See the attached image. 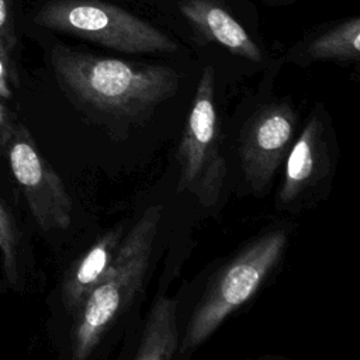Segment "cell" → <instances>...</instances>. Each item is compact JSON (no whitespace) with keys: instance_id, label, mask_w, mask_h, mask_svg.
I'll list each match as a JSON object with an SVG mask.
<instances>
[{"instance_id":"9c48e42d","label":"cell","mask_w":360,"mask_h":360,"mask_svg":"<svg viewBox=\"0 0 360 360\" xmlns=\"http://www.w3.org/2000/svg\"><path fill=\"white\" fill-rule=\"evenodd\" d=\"M179 8L190 25L205 39L248 60L260 62L263 59L259 45L218 0H179Z\"/></svg>"},{"instance_id":"8fae6325","label":"cell","mask_w":360,"mask_h":360,"mask_svg":"<svg viewBox=\"0 0 360 360\" xmlns=\"http://www.w3.org/2000/svg\"><path fill=\"white\" fill-rule=\"evenodd\" d=\"M177 304L172 298L159 297L146 319L135 360H170L179 350L176 322Z\"/></svg>"},{"instance_id":"7a4b0ae2","label":"cell","mask_w":360,"mask_h":360,"mask_svg":"<svg viewBox=\"0 0 360 360\" xmlns=\"http://www.w3.org/2000/svg\"><path fill=\"white\" fill-rule=\"evenodd\" d=\"M160 218V205H152L141 215L128 233L124 235L105 276L75 311L72 359H87L141 291Z\"/></svg>"},{"instance_id":"52a82bcc","label":"cell","mask_w":360,"mask_h":360,"mask_svg":"<svg viewBox=\"0 0 360 360\" xmlns=\"http://www.w3.org/2000/svg\"><path fill=\"white\" fill-rule=\"evenodd\" d=\"M297 117L287 103H271L259 108L240 135V163L245 180L256 194L271 181L294 142Z\"/></svg>"},{"instance_id":"8992f818","label":"cell","mask_w":360,"mask_h":360,"mask_svg":"<svg viewBox=\"0 0 360 360\" xmlns=\"http://www.w3.org/2000/svg\"><path fill=\"white\" fill-rule=\"evenodd\" d=\"M4 148L10 170L37 225L44 231L69 228L72 198L59 174L42 156L30 131L21 122H11Z\"/></svg>"},{"instance_id":"5b68a950","label":"cell","mask_w":360,"mask_h":360,"mask_svg":"<svg viewBox=\"0 0 360 360\" xmlns=\"http://www.w3.org/2000/svg\"><path fill=\"white\" fill-rule=\"evenodd\" d=\"M214 79V69L205 66L177 149V191L194 195L202 207L218 202L226 176V162L219 149Z\"/></svg>"},{"instance_id":"4fadbf2b","label":"cell","mask_w":360,"mask_h":360,"mask_svg":"<svg viewBox=\"0 0 360 360\" xmlns=\"http://www.w3.org/2000/svg\"><path fill=\"white\" fill-rule=\"evenodd\" d=\"M0 252L3 271L8 284L18 288L21 284L20 271V232L4 205L0 202Z\"/></svg>"},{"instance_id":"6da1fadb","label":"cell","mask_w":360,"mask_h":360,"mask_svg":"<svg viewBox=\"0 0 360 360\" xmlns=\"http://www.w3.org/2000/svg\"><path fill=\"white\" fill-rule=\"evenodd\" d=\"M51 65L63 93L84 110L134 121L174 96L179 75L169 66L132 63L58 45Z\"/></svg>"},{"instance_id":"ba28073f","label":"cell","mask_w":360,"mask_h":360,"mask_svg":"<svg viewBox=\"0 0 360 360\" xmlns=\"http://www.w3.org/2000/svg\"><path fill=\"white\" fill-rule=\"evenodd\" d=\"M329 169L328 142L321 118L312 114L305 128L294 139L285 158L283 183L277 193L280 207L291 205L315 187Z\"/></svg>"},{"instance_id":"277c9868","label":"cell","mask_w":360,"mask_h":360,"mask_svg":"<svg viewBox=\"0 0 360 360\" xmlns=\"http://www.w3.org/2000/svg\"><path fill=\"white\" fill-rule=\"evenodd\" d=\"M285 245V231L273 229L256 238L218 273L187 323L180 346L183 352L204 343L229 315L255 295L280 262Z\"/></svg>"},{"instance_id":"3957f363","label":"cell","mask_w":360,"mask_h":360,"mask_svg":"<svg viewBox=\"0 0 360 360\" xmlns=\"http://www.w3.org/2000/svg\"><path fill=\"white\" fill-rule=\"evenodd\" d=\"M34 22L125 53L177 49V44L155 25L103 0H49L35 13Z\"/></svg>"},{"instance_id":"9a60e30c","label":"cell","mask_w":360,"mask_h":360,"mask_svg":"<svg viewBox=\"0 0 360 360\" xmlns=\"http://www.w3.org/2000/svg\"><path fill=\"white\" fill-rule=\"evenodd\" d=\"M14 66L7 62L0 53V97L10 98L11 97V82H17Z\"/></svg>"},{"instance_id":"7c38bea8","label":"cell","mask_w":360,"mask_h":360,"mask_svg":"<svg viewBox=\"0 0 360 360\" xmlns=\"http://www.w3.org/2000/svg\"><path fill=\"white\" fill-rule=\"evenodd\" d=\"M316 60H359L360 18L352 17L316 37L307 49Z\"/></svg>"},{"instance_id":"2e32d148","label":"cell","mask_w":360,"mask_h":360,"mask_svg":"<svg viewBox=\"0 0 360 360\" xmlns=\"http://www.w3.org/2000/svg\"><path fill=\"white\" fill-rule=\"evenodd\" d=\"M10 127H11V121H10V118H8L7 110H6V107L0 103V150L4 148V143H6V139H7Z\"/></svg>"},{"instance_id":"30bf717a","label":"cell","mask_w":360,"mask_h":360,"mask_svg":"<svg viewBox=\"0 0 360 360\" xmlns=\"http://www.w3.org/2000/svg\"><path fill=\"white\" fill-rule=\"evenodd\" d=\"M122 238L124 228L117 225L98 238L70 267L62 287V302L69 312L75 314L90 291L105 276L117 256Z\"/></svg>"},{"instance_id":"e0dca14e","label":"cell","mask_w":360,"mask_h":360,"mask_svg":"<svg viewBox=\"0 0 360 360\" xmlns=\"http://www.w3.org/2000/svg\"><path fill=\"white\" fill-rule=\"evenodd\" d=\"M278 1H291V0H278Z\"/></svg>"},{"instance_id":"5bb4252c","label":"cell","mask_w":360,"mask_h":360,"mask_svg":"<svg viewBox=\"0 0 360 360\" xmlns=\"http://www.w3.org/2000/svg\"><path fill=\"white\" fill-rule=\"evenodd\" d=\"M17 44L14 18L8 0H0V53L13 65V52Z\"/></svg>"}]
</instances>
